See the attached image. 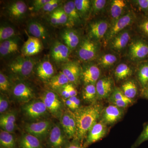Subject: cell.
Instances as JSON below:
<instances>
[{
    "label": "cell",
    "mask_w": 148,
    "mask_h": 148,
    "mask_svg": "<svg viewBox=\"0 0 148 148\" xmlns=\"http://www.w3.org/2000/svg\"><path fill=\"white\" fill-rule=\"evenodd\" d=\"M71 50L63 43L56 41L53 43L51 50V55L56 64H65L69 62Z\"/></svg>",
    "instance_id": "cell-17"
},
{
    "label": "cell",
    "mask_w": 148,
    "mask_h": 148,
    "mask_svg": "<svg viewBox=\"0 0 148 148\" xmlns=\"http://www.w3.org/2000/svg\"><path fill=\"white\" fill-rule=\"evenodd\" d=\"M70 141L60 123L53 124L47 140V148H66Z\"/></svg>",
    "instance_id": "cell-6"
},
{
    "label": "cell",
    "mask_w": 148,
    "mask_h": 148,
    "mask_svg": "<svg viewBox=\"0 0 148 148\" xmlns=\"http://www.w3.org/2000/svg\"><path fill=\"white\" fill-rule=\"evenodd\" d=\"M62 7L69 18L68 28L71 29L81 24L82 18L77 10L74 1L66 2Z\"/></svg>",
    "instance_id": "cell-22"
},
{
    "label": "cell",
    "mask_w": 148,
    "mask_h": 148,
    "mask_svg": "<svg viewBox=\"0 0 148 148\" xmlns=\"http://www.w3.org/2000/svg\"><path fill=\"white\" fill-rule=\"evenodd\" d=\"M40 99L45 103L49 112L53 116L60 118L64 112V103L56 92L51 90H46Z\"/></svg>",
    "instance_id": "cell-3"
},
{
    "label": "cell",
    "mask_w": 148,
    "mask_h": 148,
    "mask_svg": "<svg viewBox=\"0 0 148 148\" xmlns=\"http://www.w3.org/2000/svg\"><path fill=\"white\" fill-rule=\"evenodd\" d=\"M116 56L112 53H106L100 57L98 62L104 69H108L113 66L117 61Z\"/></svg>",
    "instance_id": "cell-39"
},
{
    "label": "cell",
    "mask_w": 148,
    "mask_h": 148,
    "mask_svg": "<svg viewBox=\"0 0 148 148\" xmlns=\"http://www.w3.org/2000/svg\"><path fill=\"white\" fill-rule=\"evenodd\" d=\"M66 148H85L83 146V144L79 140L74 139L70 141Z\"/></svg>",
    "instance_id": "cell-51"
},
{
    "label": "cell",
    "mask_w": 148,
    "mask_h": 148,
    "mask_svg": "<svg viewBox=\"0 0 148 148\" xmlns=\"http://www.w3.org/2000/svg\"><path fill=\"white\" fill-rule=\"evenodd\" d=\"M95 86L98 100L109 98L114 88L113 81L110 77H103L99 79Z\"/></svg>",
    "instance_id": "cell-19"
},
{
    "label": "cell",
    "mask_w": 148,
    "mask_h": 148,
    "mask_svg": "<svg viewBox=\"0 0 148 148\" xmlns=\"http://www.w3.org/2000/svg\"><path fill=\"white\" fill-rule=\"evenodd\" d=\"M103 106L97 103L79 108L73 112L77 125V139L83 144L88 132L101 118Z\"/></svg>",
    "instance_id": "cell-1"
},
{
    "label": "cell",
    "mask_w": 148,
    "mask_h": 148,
    "mask_svg": "<svg viewBox=\"0 0 148 148\" xmlns=\"http://www.w3.org/2000/svg\"><path fill=\"white\" fill-rule=\"evenodd\" d=\"M27 30L31 36L40 39L43 43H48L51 38L50 31L40 21L32 19L27 24Z\"/></svg>",
    "instance_id": "cell-13"
},
{
    "label": "cell",
    "mask_w": 148,
    "mask_h": 148,
    "mask_svg": "<svg viewBox=\"0 0 148 148\" xmlns=\"http://www.w3.org/2000/svg\"><path fill=\"white\" fill-rule=\"evenodd\" d=\"M108 125L99 120L95 123L88 132L83 143L84 148H87L93 143L104 138L108 131Z\"/></svg>",
    "instance_id": "cell-14"
},
{
    "label": "cell",
    "mask_w": 148,
    "mask_h": 148,
    "mask_svg": "<svg viewBox=\"0 0 148 148\" xmlns=\"http://www.w3.org/2000/svg\"><path fill=\"white\" fill-rule=\"evenodd\" d=\"M53 123L49 120H44L26 123L24 129L27 133L36 137L43 143L46 142Z\"/></svg>",
    "instance_id": "cell-4"
},
{
    "label": "cell",
    "mask_w": 148,
    "mask_h": 148,
    "mask_svg": "<svg viewBox=\"0 0 148 148\" xmlns=\"http://www.w3.org/2000/svg\"><path fill=\"white\" fill-rule=\"evenodd\" d=\"M61 72L67 77L71 83L77 85L81 79L82 68L76 62L69 61L63 65Z\"/></svg>",
    "instance_id": "cell-18"
},
{
    "label": "cell",
    "mask_w": 148,
    "mask_h": 148,
    "mask_svg": "<svg viewBox=\"0 0 148 148\" xmlns=\"http://www.w3.org/2000/svg\"><path fill=\"white\" fill-rule=\"evenodd\" d=\"M148 140V123L144 127L143 131L141 132L135 143L132 145L131 148H137L142 143Z\"/></svg>",
    "instance_id": "cell-43"
},
{
    "label": "cell",
    "mask_w": 148,
    "mask_h": 148,
    "mask_svg": "<svg viewBox=\"0 0 148 148\" xmlns=\"http://www.w3.org/2000/svg\"><path fill=\"white\" fill-rule=\"evenodd\" d=\"M101 74V70L97 65L89 64L82 68L81 79L84 85L95 84L100 79Z\"/></svg>",
    "instance_id": "cell-21"
},
{
    "label": "cell",
    "mask_w": 148,
    "mask_h": 148,
    "mask_svg": "<svg viewBox=\"0 0 148 148\" xmlns=\"http://www.w3.org/2000/svg\"><path fill=\"white\" fill-rule=\"evenodd\" d=\"M47 82L49 87L54 90H58L70 83L68 78L61 71L54 75Z\"/></svg>",
    "instance_id": "cell-32"
},
{
    "label": "cell",
    "mask_w": 148,
    "mask_h": 148,
    "mask_svg": "<svg viewBox=\"0 0 148 148\" xmlns=\"http://www.w3.org/2000/svg\"><path fill=\"white\" fill-rule=\"evenodd\" d=\"M109 102L111 104L114 105L121 108L124 109L130 106L133 103V100H112L109 101Z\"/></svg>",
    "instance_id": "cell-47"
},
{
    "label": "cell",
    "mask_w": 148,
    "mask_h": 148,
    "mask_svg": "<svg viewBox=\"0 0 148 148\" xmlns=\"http://www.w3.org/2000/svg\"><path fill=\"white\" fill-rule=\"evenodd\" d=\"M143 94L145 98L148 99V86L143 90Z\"/></svg>",
    "instance_id": "cell-55"
},
{
    "label": "cell",
    "mask_w": 148,
    "mask_h": 148,
    "mask_svg": "<svg viewBox=\"0 0 148 148\" xmlns=\"http://www.w3.org/2000/svg\"><path fill=\"white\" fill-rule=\"evenodd\" d=\"M67 87L71 97L77 96V90L74 87L73 84L70 83L67 85Z\"/></svg>",
    "instance_id": "cell-52"
},
{
    "label": "cell",
    "mask_w": 148,
    "mask_h": 148,
    "mask_svg": "<svg viewBox=\"0 0 148 148\" xmlns=\"http://www.w3.org/2000/svg\"><path fill=\"white\" fill-rule=\"evenodd\" d=\"M18 143L12 133L1 130L0 148H17Z\"/></svg>",
    "instance_id": "cell-31"
},
{
    "label": "cell",
    "mask_w": 148,
    "mask_h": 148,
    "mask_svg": "<svg viewBox=\"0 0 148 148\" xmlns=\"http://www.w3.org/2000/svg\"><path fill=\"white\" fill-rule=\"evenodd\" d=\"M61 38L64 43L72 51L80 43V37L77 32L71 28L64 29L61 32Z\"/></svg>",
    "instance_id": "cell-27"
},
{
    "label": "cell",
    "mask_w": 148,
    "mask_h": 148,
    "mask_svg": "<svg viewBox=\"0 0 148 148\" xmlns=\"http://www.w3.org/2000/svg\"><path fill=\"white\" fill-rule=\"evenodd\" d=\"M114 74L116 80H122L126 79L132 75V70L127 64L122 63L117 66Z\"/></svg>",
    "instance_id": "cell-36"
},
{
    "label": "cell",
    "mask_w": 148,
    "mask_h": 148,
    "mask_svg": "<svg viewBox=\"0 0 148 148\" xmlns=\"http://www.w3.org/2000/svg\"><path fill=\"white\" fill-rule=\"evenodd\" d=\"M16 114L14 111H8L1 114L0 126L1 129L12 133L16 128Z\"/></svg>",
    "instance_id": "cell-25"
},
{
    "label": "cell",
    "mask_w": 148,
    "mask_h": 148,
    "mask_svg": "<svg viewBox=\"0 0 148 148\" xmlns=\"http://www.w3.org/2000/svg\"><path fill=\"white\" fill-rule=\"evenodd\" d=\"M75 5L82 19L89 18L91 12V2L89 0H75Z\"/></svg>",
    "instance_id": "cell-34"
},
{
    "label": "cell",
    "mask_w": 148,
    "mask_h": 148,
    "mask_svg": "<svg viewBox=\"0 0 148 148\" xmlns=\"http://www.w3.org/2000/svg\"><path fill=\"white\" fill-rule=\"evenodd\" d=\"M36 64V61L34 58L22 55L10 61L8 64V69L14 77L17 79H25L31 75Z\"/></svg>",
    "instance_id": "cell-2"
},
{
    "label": "cell",
    "mask_w": 148,
    "mask_h": 148,
    "mask_svg": "<svg viewBox=\"0 0 148 148\" xmlns=\"http://www.w3.org/2000/svg\"><path fill=\"white\" fill-rule=\"evenodd\" d=\"M137 77L143 90L148 86V59L143 61L138 67Z\"/></svg>",
    "instance_id": "cell-33"
},
{
    "label": "cell",
    "mask_w": 148,
    "mask_h": 148,
    "mask_svg": "<svg viewBox=\"0 0 148 148\" xmlns=\"http://www.w3.org/2000/svg\"><path fill=\"white\" fill-rule=\"evenodd\" d=\"M64 101H65V104L67 107H68L69 110H75L76 109L75 108V106H74L73 103H72L71 101L69 99H63Z\"/></svg>",
    "instance_id": "cell-54"
},
{
    "label": "cell",
    "mask_w": 148,
    "mask_h": 148,
    "mask_svg": "<svg viewBox=\"0 0 148 148\" xmlns=\"http://www.w3.org/2000/svg\"><path fill=\"white\" fill-rule=\"evenodd\" d=\"M133 2L143 14L148 15V0H136Z\"/></svg>",
    "instance_id": "cell-46"
},
{
    "label": "cell",
    "mask_w": 148,
    "mask_h": 148,
    "mask_svg": "<svg viewBox=\"0 0 148 148\" xmlns=\"http://www.w3.org/2000/svg\"><path fill=\"white\" fill-rule=\"evenodd\" d=\"M60 123L69 140L77 139V125L73 112L71 110L64 111L60 118Z\"/></svg>",
    "instance_id": "cell-10"
},
{
    "label": "cell",
    "mask_w": 148,
    "mask_h": 148,
    "mask_svg": "<svg viewBox=\"0 0 148 148\" xmlns=\"http://www.w3.org/2000/svg\"><path fill=\"white\" fill-rule=\"evenodd\" d=\"M138 32L143 38L148 41V15L143 14L137 24Z\"/></svg>",
    "instance_id": "cell-38"
},
{
    "label": "cell",
    "mask_w": 148,
    "mask_h": 148,
    "mask_svg": "<svg viewBox=\"0 0 148 148\" xmlns=\"http://www.w3.org/2000/svg\"><path fill=\"white\" fill-rule=\"evenodd\" d=\"M136 16L133 11L125 14L113 24L110 25L108 30L105 36L106 42H109L116 35L129 27L136 19Z\"/></svg>",
    "instance_id": "cell-7"
},
{
    "label": "cell",
    "mask_w": 148,
    "mask_h": 148,
    "mask_svg": "<svg viewBox=\"0 0 148 148\" xmlns=\"http://www.w3.org/2000/svg\"><path fill=\"white\" fill-rule=\"evenodd\" d=\"M49 0H35L33 2V9L34 12H39L44 6L49 1Z\"/></svg>",
    "instance_id": "cell-48"
},
{
    "label": "cell",
    "mask_w": 148,
    "mask_h": 148,
    "mask_svg": "<svg viewBox=\"0 0 148 148\" xmlns=\"http://www.w3.org/2000/svg\"><path fill=\"white\" fill-rule=\"evenodd\" d=\"M62 2L60 0H49L40 11H41L42 13L49 14L60 7Z\"/></svg>",
    "instance_id": "cell-41"
},
{
    "label": "cell",
    "mask_w": 148,
    "mask_h": 148,
    "mask_svg": "<svg viewBox=\"0 0 148 148\" xmlns=\"http://www.w3.org/2000/svg\"><path fill=\"white\" fill-rule=\"evenodd\" d=\"M67 85L56 90L58 94H60L62 98L65 100L69 99L71 97L67 88Z\"/></svg>",
    "instance_id": "cell-50"
},
{
    "label": "cell",
    "mask_w": 148,
    "mask_h": 148,
    "mask_svg": "<svg viewBox=\"0 0 148 148\" xmlns=\"http://www.w3.org/2000/svg\"><path fill=\"white\" fill-rule=\"evenodd\" d=\"M17 143L18 148H44L38 138L27 132L21 135Z\"/></svg>",
    "instance_id": "cell-29"
},
{
    "label": "cell",
    "mask_w": 148,
    "mask_h": 148,
    "mask_svg": "<svg viewBox=\"0 0 148 148\" xmlns=\"http://www.w3.org/2000/svg\"><path fill=\"white\" fill-rule=\"evenodd\" d=\"M127 6V2L124 0L111 1L110 14L112 18V24H113L126 14L125 13V12L126 10Z\"/></svg>",
    "instance_id": "cell-28"
},
{
    "label": "cell",
    "mask_w": 148,
    "mask_h": 148,
    "mask_svg": "<svg viewBox=\"0 0 148 148\" xmlns=\"http://www.w3.org/2000/svg\"><path fill=\"white\" fill-rule=\"evenodd\" d=\"M131 38L130 32L126 29L116 35L109 41L110 48L117 52L124 49L129 42Z\"/></svg>",
    "instance_id": "cell-23"
},
{
    "label": "cell",
    "mask_w": 148,
    "mask_h": 148,
    "mask_svg": "<svg viewBox=\"0 0 148 148\" xmlns=\"http://www.w3.org/2000/svg\"><path fill=\"white\" fill-rule=\"evenodd\" d=\"M108 1L106 0L91 1V6L90 16H94L101 13L106 8Z\"/></svg>",
    "instance_id": "cell-40"
},
{
    "label": "cell",
    "mask_w": 148,
    "mask_h": 148,
    "mask_svg": "<svg viewBox=\"0 0 148 148\" xmlns=\"http://www.w3.org/2000/svg\"><path fill=\"white\" fill-rule=\"evenodd\" d=\"M12 95L18 103L25 104L32 101L34 98V90L28 83L19 82L12 87Z\"/></svg>",
    "instance_id": "cell-11"
},
{
    "label": "cell",
    "mask_w": 148,
    "mask_h": 148,
    "mask_svg": "<svg viewBox=\"0 0 148 148\" xmlns=\"http://www.w3.org/2000/svg\"><path fill=\"white\" fill-rule=\"evenodd\" d=\"M11 84L8 77L2 72L0 73V90L1 93L5 94L10 91Z\"/></svg>",
    "instance_id": "cell-42"
},
{
    "label": "cell",
    "mask_w": 148,
    "mask_h": 148,
    "mask_svg": "<svg viewBox=\"0 0 148 148\" xmlns=\"http://www.w3.org/2000/svg\"><path fill=\"white\" fill-rule=\"evenodd\" d=\"M59 19L61 26H66L68 27L69 18L68 16L63 9V7H59L54 11Z\"/></svg>",
    "instance_id": "cell-44"
},
{
    "label": "cell",
    "mask_w": 148,
    "mask_h": 148,
    "mask_svg": "<svg viewBox=\"0 0 148 148\" xmlns=\"http://www.w3.org/2000/svg\"><path fill=\"white\" fill-rule=\"evenodd\" d=\"M82 90V98L86 103L93 104L98 100L95 84H88L84 85Z\"/></svg>",
    "instance_id": "cell-35"
},
{
    "label": "cell",
    "mask_w": 148,
    "mask_h": 148,
    "mask_svg": "<svg viewBox=\"0 0 148 148\" xmlns=\"http://www.w3.org/2000/svg\"><path fill=\"white\" fill-rule=\"evenodd\" d=\"M49 20L51 24L53 27H58V26H61L59 19L54 12L49 14Z\"/></svg>",
    "instance_id": "cell-49"
},
{
    "label": "cell",
    "mask_w": 148,
    "mask_h": 148,
    "mask_svg": "<svg viewBox=\"0 0 148 148\" xmlns=\"http://www.w3.org/2000/svg\"><path fill=\"white\" fill-rule=\"evenodd\" d=\"M16 32L15 28L9 25H1L0 27V41L2 42L6 40L16 37Z\"/></svg>",
    "instance_id": "cell-37"
},
{
    "label": "cell",
    "mask_w": 148,
    "mask_h": 148,
    "mask_svg": "<svg viewBox=\"0 0 148 148\" xmlns=\"http://www.w3.org/2000/svg\"><path fill=\"white\" fill-rule=\"evenodd\" d=\"M9 107V101L5 94L1 93L0 96V113L2 114L7 110Z\"/></svg>",
    "instance_id": "cell-45"
},
{
    "label": "cell",
    "mask_w": 148,
    "mask_h": 148,
    "mask_svg": "<svg viewBox=\"0 0 148 148\" xmlns=\"http://www.w3.org/2000/svg\"><path fill=\"white\" fill-rule=\"evenodd\" d=\"M128 56L133 61L147 60L148 58V41L142 37L135 39L129 46Z\"/></svg>",
    "instance_id": "cell-8"
},
{
    "label": "cell",
    "mask_w": 148,
    "mask_h": 148,
    "mask_svg": "<svg viewBox=\"0 0 148 148\" xmlns=\"http://www.w3.org/2000/svg\"><path fill=\"white\" fill-rule=\"evenodd\" d=\"M123 115V109L110 104L103 109L100 120L107 125H111L119 121Z\"/></svg>",
    "instance_id": "cell-16"
},
{
    "label": "cell",
    "mask_w": 148,
    "mask_h": 148,
    "mask_svg": "<svg viewBox=\"0 0 148 148\" xmlns=\"http://www.w3.org/2000/svg\"><path fill=\"white\" fill-rule=\"evenodd\" d=\"M120 89L125 97L130 100H133L138 94V85L133 79H128L125 82Z\"/></svg>",
    "instance_id": "cell-30"
},
{
    "label": "cell",
    "mask_w": 148,
    "mask_h": 148,
    "mask_svg": "<svg viewBox=\"0 0 148 148\" xmlns=\"http://www.w3.org/2000/svg\"><path fill=\"white\" fill-rule=\"evenodd\" d=\"M69 99L72 101V103H73L76 110L80 108V101L77 96L71 97Z\"/></svg>",
    "instance_id": "cell-53"
},
{
    "label": "cell",
    "mask_w": 148,
    "mask_h": 148,
    "mask_svg": "<svg viewBox=\"0 0 148 148\" xmlns=\"http://www.w3.org/2000/svg\"><path fill=\"white\" fill-rule=\"evenodd\" d=\"M28 10L26 3L22 1H14L8 4L5 8L6 15L14 22L21 21L25 17Z\"/></svg>",
    "instance_id": "cell-12"
},
{
    "label": "cell",
    "mask_w": 148,
    "mask_h": 148,
    "mask_svg": "<svg viewBox=\"0 0 148 148\" xmlns=\"http://www.w3.org/2000/svg\"><path fill=\"white\" fill-rule=\"evenodd\" d=\"M36 73L41 80L48 82L55 75V69L49 61L45 60L37 64Z\"/></svg>",
    "instance_id": "cell-24"
},
{
    "label": "cell",
    "mask_w": 148,
    "mask_h": 148,
    "mask_svg": "<svg viewBox=\"0 0 148 148\" xmlns=\"http://www.w3.org/2000/svg\"><path fill=\"white\" fill-rule=\"evenodd\" d=\"M99 50L98 42L89 38L84 39L80 43L77 50V55L84 61H92L96 57Z\"/></svg>",
    "instance_id": "cell-9"
},
{
    "label": "cell",
    "mask_w": 148,
    "mask_h": 148,
    "mask_svg": "<svg viewBox=\"0 0 148 148\" xmlns=\"http://www.w3.org/2000/svg\"><path fill=\"white\" fill-rule=\"evenodd\" d=\"M43 48V43L40 39L29 36L28 39L22 47V55L26 57H32L40 52Z\"/></svg>",
    "instance_id": "cell-20"
},
{
    "label": "cell",
    "mask_w": 148,
    "mask_h": 148,
    "mask_svg": "<svg viewBox=\"0 0 148 148\" xmlns=\"http://www.w3.org/2000/svg\"><path fill=\"white\" fill-rule=\"evenodd\" d=\"M20 40L16 36L1 42L0 54L3 57L8 56L16 53L19 49Z\"/></svg>",
    "instance_id": "cell-26"
},
{
    "label": "cell",
    "mask_w": 148,
    "mask_h": 148,
    "mask_svg": "<svg viewBox=\"0 0 148 148\" xmlns=\"http://www.w3.org/2000/svg\"><path fill=\"white\" fill-rule=\"evenodd\" d=\"M22 110L27 118L35 121L42 119L47 115L48 112L45 104L40 99H33L24 104Z\"/></svg>",
    "instance_id": "cell-5"
},
{
    "label": "cell",
    "mask_w": 148,
    "mask_h": 148,
    "mask_svg": "<svg viewBox=\"0 0 148 148\" xmlns=\"http://www.w3.org/2000/svg\"><path fill=\"white\" fill-rule=\"evenodd\" d=\"M110 26L109 22L105 19L92 21L88 25V38L97 42L105 38Z\"/></svg>",
    "instance_id": "cell-15"
}]
</instances>
